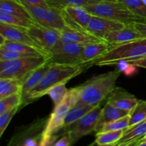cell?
<instances>
[{"mask_svg":"<svg viewBox=\"0 0 146 146\" xmlns=\"http://www.w3.org/2000/svg\"><path fill=\"white\" fill-rule=\"evenodd\" d=\"M121 73L116 68L113 71L96 76L77 86L78 98L76 106L101 104L117 87L116 81Z\"/></svg>","mask_w":146,"mask_h":146,"instance_id":"1","label":"cell"},{"mask_svg":"<svg viewBox=\"0 0 146 146\" xmlns=\"http://www.w3.org/2000/svg\"><path fill=\"white\" fill-rule=\"evenodd\" d=\"M87 68L86 66L81 64H52L40 82L23 98L21 106L46 95L52 87L60 84H66Z\"/></svg>","mask_w":146,"mask_h":146,"instance_id":"2","label":"cell"},{"mask_svg":"<svg viewBox=\"0 0 146 146\" xmlns=\"http://www.w3.org/2000/svg\"><path fill=\"white\" fill-rule=\"evenodd\" d=\"M145 56L146 38H141L116 45H110L109 49L104 55L88 64L87 67L114 66L120 61L130 62Z\"/></svg>","mask_w":146,"mask_h":146,"instance_id":"3","label":"cell"},{"mask_svg":"<svg viewBox=\"0 0 146 146\" xmlns=\"http://www.w3.org/2000/svg\"><path fill=\"white\" fill-rule=\"evenodd\" d=\"M78 93L77 87L68 90L63 101L54 106V109L46 123L41 133L40 145H54L56 141L55 135L60 130L63 129L64 120L69 110L75 106L78 101Z\"/></svg>","mask_w":146,"mask_h":146,"instance_id":"4","label":"cell"},{"mask_svg":"<svg viewBox=\"0 0 146 146\" xmlns=\"http://www.w3.org/2000/svg\"><path fill=\"white\" fill-rule=\"evenodd\" d=\"M84 7L92 15L109 19L125 25L146 21L134 14L127 6L118 0H101Z\"/></svg>","mask_w":146,"mask_h":146,"instance_id":"5","label":"cell"},{"mask_svg":"<svg viewBox=\"0 0 146 146\" xmlns=\"http://www.w3.org/2000/svg\"><path fill=\"white\" fill-rule=\"evenodd\" d=\"M43 56H30L12 61H0V78H11L23 83L32 71L46 61Z\"/></svg>","mask_w":146,"mask_h":146,"instance_id":"6","label":"cell"},{"mask_svg":"<svg viewBox=\"0 0 146 146\" xmlns=\"http://www.w3.org/2000/svg\"><path fill=\"white\" fill-rule=\"evenodd\" d=\"M27 9L31 19L41 25L61 31L66 27L60 10L48 7L36 5L25 0H18Z\"/></svg>","mask_w":146,"mask_h":146,"instance_id":"7","label":"cell"},{"mask_svg":"<svg viewBox=\"0 0 146 146\" xmlns=\"http://www.w3.org/2000/svg\"><path fill=\"white\" fill-rule=\"evenodd\" d=\"M84 44H66L59 41L49 52L47 61L52 64H80Z\"/></svg>","mask_w":146,"mask_h":146,"instance_id":"8","label":"cell"},{"mask_svg":"<svg viewBox=\"0 0 146 146\" xmlns=\"http://www.w3.org/2000/svg\"><path fill=\"white\" fill-rule=\"evenodd\" d=\"M27 32L38 47L47 54H49L60 41L61 31L41 25L34 21L27 29Z\"/></svg>","mask_w":146,"mask_h":146,"instance_id":"9","label":"cell"},{"mask_svg":"<svg viewBox=\"0 0 146 146\" xmlns=\"http://www.w3.org/2000/svg\"><path fill=\"white\" fill-rule=\"evenodd\" d=\"M102 108L101 104L93 108L91 111L84 115L81 119L74 123L69 130L67 131V133L71 140V145L76 143L78 140L83 137L88 135L89 133L95 131L97 121L99 118Z\"/></svg>","mask_w":146,"mask_h":146,"instance_id":"10","label":"cell"},{"mask_svg":"<svg viewBox=\"0 0 146 146\" xmlns=\"http://www.w3.org/2000/svg\"><path fill=\"white\" fill-rule=\"evenodd\" d=\"M64 23L66 27L78 31H87V27L92 14L84 7L72 6L61 11Z\"/></svg>","mask_w":146,"mask_h":146,"instance_id":"11","label":"cell"},{"mask_svg":"<svg viewBox=\"0 0 146 146\" xmlns=\"http://www.w3.org/2000/svg\"><path fill=\"white\" fill-rule=\"evenodd\" d=\"M125 26L121 22L93 15L87 27V31L104 40V36L107 34L121 29Z\"/></svg>","mask_w":146,"mask_h":146,"instance_id":"12","label":"cell"},{"mask_svg":"<svg viewBox=\"0 0 146 146\" xmlns=\"http://www.w3.org/2000/svg\"><path fill=\"white\" fill-rule=\"evenodd\" d=\"M60 41L66 44H84V45L92 44V43L105 41L102 38L91 34L88 31L72 29L66 26L61 31Z\"/></svg>","mask_w":146,"mask_h":146,"instance_id":"13","label":"cell"},{"mask_svg":"<svg viewBox=\"0 0 146 146\" xmlns=\"http://www.w3.org/2000/svg\"><path fill=\"white\" fill-rule=\"evenodd\" d=\"M0 35L4 36L6 39L9 41L28 44V45L41 48L29 35L27 29H26L13 27L8 24L0 23Z\"/></svg>","mask_w":146,"mask_h":146,"instance_id":"14","label":"cell"},{"mask_svg":"<svg viewBox=\"0 0 146 146\" xmlns=\"http://www.w3.org/2000/svg\"><path fill=\"white\" fill-rule=\"evenodd\" d=\"M138 101L132 94L124 88L117 86L108 96L107 102L118 108L131 111L138 104Z\"/></svg>","mask_w":146,"mask_h":146,"instance_id":"15","label":"cell"},{"mask_svg":"<svg viewBox=\"0 0 146 146\" xmlns=\"http://www.w3.org/2000/svg\"><path fill=\"white\" fill-rule=\"evenodd\" d=\"M146 135V120L124 130L117 146H137Z\"/></svg>","mask_w":146,"mask_h":146,"instance_id":"16","label":"cell"},{"mask_svg":"<svg viewBox=\"0 0 146 146\" xmlns=\"http://www.w3.org/2000/svg\"><path fill=\"white\" fill-rule=\"evenodd\" d=\"M143 38L131 25H125L123 29L112 31L104 36V41L109 45H116L133 40Z\"/></svg>","mask_w":146,"mask_h":146,"instance_id":"17","label":"cell"},{"mask_svg":"<svg viewBox=\"0 0 146 146\" xmlns=\"http://www.w3.org/2000/svg\"><path fill=\"white\" fill-rule=\"evenodd\" d=\"M129 113L130 111L118 108L113 106L110 103L107 102L105 106L102 108V110H101L99 118L97 121L95 131L96 133L100 132L103 127L107 123H109L112 121L129 115Z\"/></svg>","mask_w":146,"mask_h":146,"instance_id":"18","label":"cell"},{"mask_svg":"<svg viewBox=\"0 0 146 146\" xmlns=\"http://www.w3.org/2000/svg\"><path fill=\"white\" fill-rule=\"evenodd\" d=\"M109 48L110 45L105 41L86 44L84 46L80 57L79 64L86 66L87 67L88 64L104 55Z\"/></svg>","mask_w":146,"mask_h":146,"instance_id":"19","label":"cell"},{"mask_svg":"<svg viewBox=\"0 0 146 146\" xmlns=\"http://www.w3.org/2000/svg\"><path fill=\"white\" fill-rule=\"evenodd\" d=\"M52 64L46 60L44 64L38 66L34 71H31L24 80L21 86V95H22V100L26 96L27 94L34 88L38 83L40 82L46 73L51 68Z\"/></svg>","mask_w":146,"mask_h":146,"instance_id":"20","label":"cell"},{"mask_svg":"<svg viewBox=\"0 0 146 146\" xmlns=\"http://www.w3.org/2000/svg\"><path fill=\"white\" fill-rule=\"evenodd\" d=\"M0 47H3L7 49L14 50V51L22 53V54H27L28 56H43L46 57L47 58L49 56L48 54H47L41 48L32 46L28 44L14 42V41H9L7 39L5 40L4 44L0 46Z\"/></svg>","mask_w":146,"mask_h":146,"instance_id":"21","label":"cell"},{"mask_svg":"<svg viewBox=\"0 0 146 146\" xmlns=\"http://www.w3.org/2000/svg\"><path fill=\"white\" fill-rule=\"evenodd\" d=\"M0 11L32 20L27 9L18 0H0Z\"/></svg>","mask_w":146,"mask_h":146,"instance_id":"22","label":"cell"},{"mask_svg":"<svg viewBox=\"0 0 146 146\" xmlns=\"http://www.w3.org/2000/svg\"><path fill=\"white\" fill-rule=\"evenodd\" d=\"M98 106V105H97ZM96 106L93 105H85L81 106H74L69 110L64 120L63 129L65 128H70L74 123L77 122L79 119H81L84 115L89 112L90 111L94 108Z\"/></svg>","mask_w":146,"mask_h":146,"instance_id":"23","label":"cell"},{"mask_svg":"<svg viewBox=\"0 0 146 146\" xmlns=\"http://www.w3.org/2000/svg\"><path fill=\"white\" fill-rule=\"evenodd\" d=\"M124 130L96 133L95 143L100 146L117 145L123 135Z\"/></svg>","mask_w":146,"mask_h":146,"instance_id":"24","label":"cell"},{"mask_svg":"<svg viewBox=\"0 0 146 146\" xmlns=\"http://www.w3.org/2000/svg\"><path fill=\"white\" fill-rule=\"evenodd\" d=\"M21 81L11 78H0V99L12 94L21 93Z\"/></svg>","mask_w":146,"mask_h":146,"instance_id":"25","label":"cell"},{"mask_svg":"<svg viewBox=\"0 0 146 146\" xmlns=\"http://www.w3.org/2000/svg\"><path fill=\"white\" fill-rule=\"evenodd\" d=\"M46 1L47 5L50 8L62 11L68 7H72V6L84 7L88 4H95L101 0H46Z\"/></svg>","mask_w":146,"mask_h":146,"instance_id":"26","label":"cell"},{"mask_svg":"<svg viewBox=\"0 0 146 146\" xmlns=\"http://www.w3.org/2000/svg\"><path fill=\"white\" fill-rule=\"evenodd\" d=\"M32 21L33 20L26 19L18 16L0 11V23L27 29Z\"/></svg>","mask_w":146,"mask_h":146,"instance_id":"27","label":"cell"},{"mask_svg":"<svg viewBox=\"0 0 146 146\" xmlns=\"http://www.w3.org/2000/svg\"><path fill=\"white\" fill-rule=\"evenodd\" d=\"M129 126L146 120V101L139 100L135 106L129 113Z\"/></svg>","mask_w":146,"mask_h":146,"instance_id":"28","label":"cell"},{"mask_svg":"<svg viewBox=\"0 0 146 146\" xmlns=\"http://www.w3.org/2000/svg\"><path fill=\"white\" fill-rule=\"evenodd\" d=\"M23 100L21 93L12 94L0 99V114L7 112L16 106H21Z\"/></svg>","mask_w":146,"mask_h":146,"instance_id":"29","label":"cell"},{"mask_svg":"<svg viewBox=\"0 0 146 146\" xmlns=\"http://www.w3.org/2000/svg\"><path fill=\"white\" fill-rule=\"evenodd\" d=\"M68 92V90L66 87V84H60L52 87L46 93V95L51 98L56 106L63 101Z\"/></svg>","mask_w":146,"mask_h":146,"instance_id":"30","label":"cell"},{"mask_svg":"<svg viewBox=\"0 0 146 146\" xmlns=\"http://www.w3.org/2000/svg\"><path fill=\"white\" fill-rule=\"evenodd\" d=\"M123 3L131 11L146 20V5L142 0H118Z\"/></svg>","mask_w":146,"mask_h":146,"instance_id":"31","label":"cell"},{"mask_svg":"<svg viewBox=\"0 0 146 146\" xmlns=\"http://www.w3.org/2000/svg\"><path fill=\"white\" fill-rule=\"evenodd\" d=\"M129 115H125L123 118L118 120L112 121V122L107 123L104 125L100 132H105V131H119V130H125L129 127Z\"/></svg>","mask_w":146,"mask_h":146,"instance_id":"32","label":"cell"},{"mask_svg":"<svg viewBox=\"0 0 146 146\" xmlns=\"http://www.w3.org/2000/svg\"><path fill=\"white\" fill-rule=\"evenodd\" d=\"M19 108V106H16L4 113L0 114V137L2 136L3 133L10 123V121L18 111Z\"/></svg>","mask_w":146,"mask_h":146,"instance_id":"33","label":"cell"},{"mask_svg":"<svg viewBox=\"0 0 146 146\" xmlns=\"http://www.w3.org/2000/svg\"><path fill=\"white\" fill-rule=\"evenodd\" d=\"M25 56H30L14 51V50L7 49L3 47H0V61H12V60L18 59V58Z\"/></svg>","mask_w":146,"mask_h":146,"instance_id":"34","label":"cell"},{"mask_svg":"<svg viewBox=\"0 0 146 146\" xmlns=\"http://www.w3.org/2000/svg\"><path fill=\"white\" fill-rule=\"evenodd\" d=\"M115 66H117V68L127 76H132L137 71V67L126 61H120Z\"/></svg>","mask_w":146,"mask_h":146,"instance_id":"35","label":"cell"},{"mask_svg":"<svg viewBox=\"0 0 146 146\" xmlns=\"http://www.w3.org/2000/svg\"><path fill=\"white\" fill-rule=\"evenodd\" d=\"M131 25L138 32L141 34L143 38H146V21L135 22L134 24H129Z\"/></svg>","mask_w":146,"mask_h":146,"instance_id":"36","label":"cell"},{"mask_svg":"<svg viewBox=\"0 0 146 146\" xmlns=\"http://www.w3.org/2000/svg\"><path fill=\"white\" fill-rule=\"evenodd\" d=\"M54 146H70L71 145V140H70L69 136L67 133H66L64 135H62L60 139L56 141L55 143L54 144Z\"/></svg>","mask_w":146,"mask_h":146,"instance_id":"37","label":"cell"},{"mask_svg":"<svg viewBox=\"0 0 146 146\" xmlns=\"http://www.w3.org/2000/svg\"><path fill=\"white\" fill-rule=\"evenodd\" d=\"M130 63L136 67L146 68V56H145L143 57V58H139V59L134 60V61H130Z\"/></svg>","mask_w":146,"mask_h":146,"instance_id":"38","label":"cell"},{"mask_svg":"<svg viewBox=\"0 0 146 146\" xmlns=\"http://www.w3.org/2000/svg\"><path fill=\"white\" fill-rule=\"evenodd\" d=\"M38 141H36L34 138H29L24 141V142L23 143L22 145L24 146H36V145H40V143L37 142Z\"/></svg>","mask_w":146,"mask_h":146,"instance_id":"39","label":"cell"},{"mask_svg":"<svg viewBox=\"0 0 146 146\" xmlns=\"http://www.w3.org/2000/svg\"><path fill=\"white\" fill-rule=\"evenodd\" d=\"M25 1H28L29 3H31L32 4H36V5L43 6V7H48L47 5V3L46 0H25Z\"/></svg>","mask_w":146,"mask_h":146,"instance_id":"40","label":"cell"},{"mask_svg":"<svg viewBox=\"0 0 146 146\" xmlns=\"http://www.w3.org/2000/svg\"><path fill=\"white\" fill-rule=\"evenodd\" d=\"M145 142H146V135H145V136H144V138H143L142 140H141V141L140 143H145ZM139 143H138V144H139ZM137 146H138V145H137Z\"/></svg>","mask_w":146,"mask_h":146,"instance_id":"41","label":"cell"},{"mask_svg":"<svg viewBox=\"0 0 146 146\" xmlns=\"http://www.w3.org/2000/svg\"><path fill=\"white\" fill-rule=\"evenodd\" d=\"M138 146H146V142H145V143H140L138 145Z\"/></svg>","mask_w":146,"mask_h":146,"instance_id":"42","label":"cell"},{"mask_svg":"<svg viewBox=\"0 0 146 146\" xmlns=\"http://www.w3.org/2000/svg\"><path fill=\"white\" fill-rule=\"evenodd\" d=\"M142 1H143V3H144V4H145V5H146V0H142Z\"/></svg>","mask_w":146,"mask_h":146,"instance_id":"43","label":"cell"}]
</instances>
